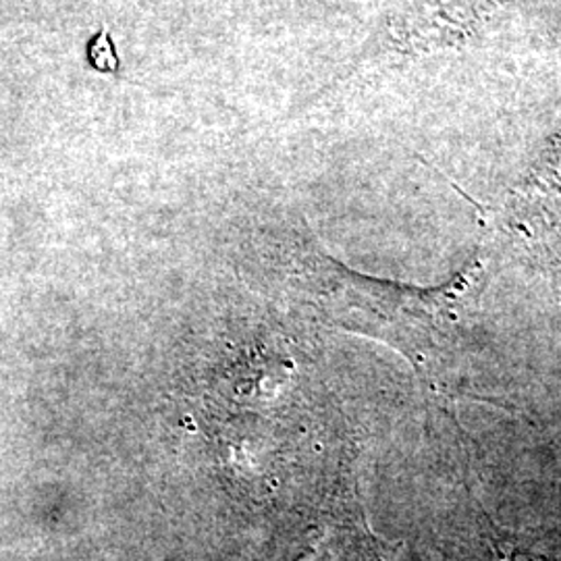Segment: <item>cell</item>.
<instances>
[{
    "label": "cell",
    "instance_id": "cell-4",
    "mask_svg": "<svg viewBox=\"0 0 561 561\" xmlns=\"http://www.w3.org/2000/svg\"><path fill=\"white\" fill-rule=\"evenodd\" d=\"M507 561H535L533 558H522V556H510Z\"/></svg>",
    "mask_w": 561,
    "mask_h": 561
},
{
    "label": "cell",
    "instance_id": "cell-1",
    "mask_svg": "<svg viewBox=\"0 0 561 561\" xmlns=\"http://www.w3.org/2000/svg\"><path fill=\"white\" fill-rule=\"evenodd\" d=\"M470 283L468 273L431 289L373 279L308 250L294 261L289 296L312 321L389 345L443 398L460 400L477 398L461 347Z\"/></svg>",
    "mask_w": 561,
    "mask_h": 561
},
{
    "label": "cell",
    "instance_id": "cell-2",
    "mask_svg": "<svg viewBox=\"0 0 561 561\" xmlns=\"http://www.w3.org/2000/svg\"><path fill=\"white\" fill-rule=\"evenodd\" d=\"M505 229L522 256L549 277L561 304V125L512 192Z\"/></svg>",
    "mask_w": 561,
    "mask_h": 561
},
{
    "label": "cell",
    "instance_id": "cell-3",
    "mask_svg": "<svg viewBox=\"0 0 561 561\" xmlns=\"http://www.w3.org/2000/svg\"><path fill=\"white\" fill-rule=\"evenodd\" d=\"M502 11V0H401L379 36L382 53L426 55L482 36Z\"/></svg>",
    "mask_w": 561,
    "mask_h": 561
}]
</instances>
